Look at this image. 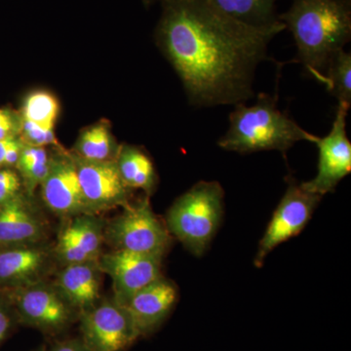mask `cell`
Masks as SVG:
<instances>
[{"label": "cell", "instance_id": "83f0119b", "mask_svg": "<svg viewBox=\"0 0 351 351\" xmlns=\"http://www.w3.org/2000/svg\"><path fill=\"white\" fill-rule=\"evenodd\" d=\"M48 351H88V350L80 338L58 341Z\"/></svg>", "mask_w": 351, "mask_h": 351}, {"label": "cell", "instance_id": "7402d4cb", "mask_svg": "<svg viewBox=\"0 0 351 351\" xmlns=\"http://www.w3.org/2000/svg\"><path fill=\"white\" fill-rule=\"evenodd\" d=\"M59 104L54 95L45 91L32 92L25 98L21 120L48 130H55Z\"/></svg>", "mask_w": 351, "mask_h": 351}, {"label": "cell", "instance_id": "3957f363", "mask_svg": "<svg viewBox=\"0 0 351 351\" xmlns=\"http://www.w3.org/2000/svg\"><path fill=\"white\" fill-rule=\"evenodd\" d=\"M277 95L260 93L254 105L237 104L230 114V127L218 145L225 151L252 154L278 151L282 154L298 142L315 143L317 136L302 129L277 106Z\"/></svg>", "mask_w": 351, "mask_h": 351}, {"label": "cell", "instance_id": "8992f818", "mask_svg": "<svg viewBox=\"0 0 351 351\" xmlns=\"http://www.w3.org/2000/svg\"><path fill=\"white\" fill-rule=\"evenodd\" d=\"M2 292L11 300L18 323L45 334H59L78 318L77 311L62 297L54 284L43 281Z\"/></svg>", "mask_w": 351, "mask_h": 351}, {"label": "cell", "instance_id": "8fae6325", "mask_svg": "<svg viewBox=\"0 0 351 351\" xmlns=\"http://www.w3.org/2000/svg\"><path fill=\"white\" fill-rule=\"evenodd\" d=\"M73 156L88 214L129 204L130 189L122 181L117 161H88Z\"/></svg>", "mask_w": 351, "mask_h": 351}, {"label": "cell", "instance_id": "d4e9b609", "mask_svg": "<svg viewBox=\"0 0 351 351\" xmlns=\"http://www.w3.org/2000/svg\"><path fill=\"white\" fill-rule=\"evenodd\" d=\"M23 182L19 173L13 168L0 169V203L12 199L22 193Z\"/></svg>", "mask_w": 351, "mask_h": 351}, {"label": "cell", "instance_id": "4316f807", "mask_svg": "<svg viewBox=\"0 0 351 351\" xmlns=\"http://www.w3.org/2000/svg\"><path fill=\"white\" fill-rule=\"evenodd\" d=\"M20 120L10 110L0 108V140L17 136Z\"/></svg>", "mask_w": 351, "mask_h": 351}, {"label": "cell", "instance_id": "d6986e66", "mask_svg": "<svg viewBox=\"0 0 351 351\" xmlns=\"http://www.w3.org/2000/svg\"><path fill=\"white\" fill-rule=\"evenodd\" d=\"M221 12L252 27H269L280 22L277 0H207Z\"/></svg>", "mask_w": 351, "mask_h": 351}, {"label": "cell", "instance_id": "484cf974", "mask_svg": "<svg viewBox=\"0 0 351 351\" xmlns=\"http://www.w3.org/2000/svg\"><path fill=\"white\" fill-rule=\"evenodd\" d=\"M17 323V316L11 300L6 293L0 291V345L5 341Z\"/></svg>", "mask_w": 351, "mask_h": 351}, {"label": "cell", "instance_id": "9c48e42d", "mask_svg": "<svg viewBox=\"0 0 351 351\" xmlns=\"http://www.w3.org/2000/svg\"><path fill=\"white\" fill-rule=\"evenodd\" d=\"M350 108L339 104L331 130L316 138L319 152L317 175L301 186L309 193L324 196L334 193L341 180L351 172V143L346 134V117Z\"/></svg>", "mask_w": 351, "mask_h": 351}, {"label": "cell", "instance_id": "5b68a950", "mask_svg": "<svg viewBox=\"0 0 351 351\" xmlns=\"http://www.w3.org/2000/svg\"><path fill=\"white\" fill-rule=\"evenodd\" d=\"M119 216L106 223L105 241L113 250L165 257L172 244L167 226L154 214L149 197L128 204Z\"/></svg>", "mask_w": 351, "mask_h": 351}, {"label": "cell", "instance_id": "277c9868", "mask_svg": "<svg viewBox=\"0 0 351 351\" xmlns=\"http://www.w3.org/2000/svg\"><path fill=\"white\" fill-rule=\"evenodd\" d=\"M219 182L200 181L179 196L166 215L165 225L189 252L200 258L218 232L225 212Z\"/></svg>", "mask_w": 351, "mask_h": 351}, {"label": "cell", "instance_id": "9a60e30c", "mask_svg": "<svg viewBox=\"0 0 351 351\" xmlns=\"http://www.w3.org/2000/svg\"><path fill=\"white\" fill-rule=\"evenodd\" d=\"M29 197L21 193L0 203V247L40 243L45 239L47 221Z\"/></svg>", "mask_w": 351, "mask_h": 351}, {"label": "cell", "instance_id": "30bf717a", "mask_svg": "<svg viewBox=\"0 0 351 351\" xmlns=\"http://www.w3.org/2000/svg\"><path fill=\"white\" fill-rule=\"evenodd\" d=\"M163 257L112 250L101 254L98 265L112 280L113 299L125 306L136 293L162 276Z\"/></svg>", "mask_w": 351, "mask_h": 351}, {"label": "cell", "instance_id": "ac0fdd59", "mask_svg": "<svg viewBox=\"0 0 351 351\" xmlns=\"http://www.w3.org/2000/svg\"><path fill=\"white\" fill-rule=\"evenodd\" d=\"M122 181L129 189H143L151 195L156 189L157 177L151 157L133 145L120 147L117 159Z\"/></svg>", "mask_w": 351, "mask_h": 351}, {"label": "cell", "instance_id": "2e32d148", "mask_svg": "<svg viewBox=\"0 0 351 351\" xmlns=\"http://www.w3.org/2000/svg\"><path fill=\"white\" fill-rule=\"evenodd\" d=\"M179 299L177 285L163 276L136 293L125 304L140 337L156 331Z\"/></svg>", "mask_w": 351, "mask_h": 351}, {"label": "cell", "instance_id": "6da1fadb", "mask_svg": "<svg viewBox=\"0 0 351 351\" xmlns=\"http://www.w3.org/2000/svg\"><path fill=\"white\" fill-rule=\"evenodd\" d=\"M158 45L197 107L245 103L254 96L258 64L270 41L285 31L279 22L252 27L233 19L207 0H160Z\"/></svg>", "mask_w": 351, "mask_h": 351}, {"label": "cell", "instance_id": "603a6c76", "mask_svg": "<svg viewBox=\"0 0 351 351\" xmlns=\"http://www.w3.org/2000/svg\"><path fill=\"white\" fill-rule=\"evenodd\" d=\"M325 86L339 104L350 108L351 106V55L345 50L339 51L327 66Z\"/></svg>", "mask_w": 351, "mask_h": 351}, {"label": "cell", "instance_id": "cb8c5ba5", "mask_svg": "<svg viewBox=\"0 0 351 351\" xmlns=\"http://www.w3.org/2000/svg\"><path fill=\"white\" fill-rule=\"evenodd\" d=\"M24 142L18 136H12L0 140V169L1 168H15L23 147Z\"/></svg>", "mask_w": 351, "mask_h": 351}, {"label": "cell", "instance_id": "f546056e", "mask_svg": "<svg viewBox=\"0 0 351 351\" xmlns=\"http://www.w3.org/2000/svg\"><path fill=\"white\" fill-rule=\"evenodd\" d=\"M41 351H44V350H41Z\"/></svg>", "mask_w": 351, "mask_h": 351}, {"label": "cell", "instance_id": "44dd1931", "mask_svg": "<svg viewBox=\"0 0 351 351\" xmlns=\"http://www.w3.org/2000/svg\"><path fill=\"white\" fill-rule=\"evenodd\" d=\"M51 157L45 147L25 145L21 152L16 169L19 173L27 195L40 186L50 167Z\"/></svg>", "mask_w": 351, "mask_h": 351}, {"label": "cell", "instance_id": "4fadbf2b", "mask_svg": "<svg viewBox=\"0 0 351 351\" xmlns=\"http://www.w3.org/2000/svg\"><path fill=\"white\" fill-rule=\"evenodd\" d=\"M40 188L44 203L57 216L69 219L87 213L73 156L51 157L49 171Z\"/></svg>", "mask_w": 351, "mask_h": 351}, {"label": "cell", "instance_id": "f1b7e54d", "mask_svg": "<svg viewBox=\"0 0 351 351\" xmlns=\"http://www.w3.org/2000/svg\"><path fill=\"white\" fill-rule=\"evenodd\" d=\"M154 1H156V0H143V2H144L145 6L152 5Z\"/></svg>", "mask_w": 351, "mask_h": 351}, {"label": "cell", "instance_id": "ffe728a7", "mask_svg": "<svg viewBox=\"0 0 351 351\" xmlns=\"http://www.w3.org/2000/svg\"><path fill=\"white\" fill-rule=\"evenodd\" d=\"M75 156L88 161H110L117 159L119 149L108 123L99 122L80 134L76 142Z\"/></svg>", "mask_w": 351, "mask_h": 351}, {"label": "cell", "instance_id": "e0dca14e", "mask_svg": "<svg viewBox=\"0 0 351 351\" xmlns=\"http://www.w3.org/2000/svg\"><path fill=\"white\" fill-rule=\"evenodd\" d=\"M101 274L98 260L71 263L64 265L54 285L80 314L100 301Z\"/></svg>", "mask_w": 351, "mask_h": 351}, {"label": "cell", "instance_id": "7a4b0ae2", "mask_svg": "<svg viewBox=\"0 0 351 351\" xmlns=\"http://www.w3.org/2000/svg\"><path fill=\"white\" fill-rule=\"evenodd\" d=\"M278 20L297 45L298 60L322 84L328 64L351 38V0H293Z\"/></svg>", "mask_w": 351, "mask_h": 351}, {"label": "cell", "instance_id": "ba28073f", "mask_svg": "<svg viewBox=\"0 0 351 351\" xmlns=\"http://www.w3.org/2000/svg\"><path fill=\"white\" fill-rule=\"evenodd\" d=\"M322 198V196L306 191L294 179H290L282 199L274 211L258 245L254 262L256 267H263L267 256L277 246L302 232Z\"/></svg>", "mask_w": 351, "mask_h": 351}, {"label": "cell", "instance_id": "5bb4252c", "mask_svg": "<svg viewBox=\"0 0 351 351\" xmlns=\"http://www.w3.org/2000/svg\"><path fill=\"white\" fill-rule=\"evenodd\" d=\"M106 221L95 214L66 219L53 248L55 260L63 265L97 261L105 242Z\"/></svg>", "mask_w": 351, "mask_h": 351}, {"label": "cell", "instance_id": "7c38bea8", "mask_svg": "<svg viewBox=\"0 0 351 351\" xmlns=\"http://www.w3.org/2000/svg\"><path fill=\"white\" fill-rule=\"evenodd\" d=\"M54 261L53 249L43 242L0 247V291L43 282Z\"/></svg>", "mask_w": 351, "mask_h": 351}, {"label": "cell", "instance_id": "52a82bcc", "mask_svg": "<svg viewBox=\"0 0 351 351\" xmlns=\"http://www.w3.org/2000/svg\"><path fill=\"white\" fill-rule=\"evenodd\" d=\"M78 320L88 351H124L140 338L126 307L113 298L82 311Z\"/></svg>", "mask_w": 351, "mask_h": 351}]
</instances>
